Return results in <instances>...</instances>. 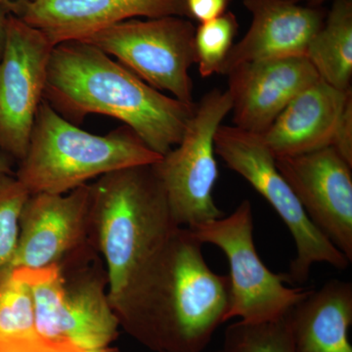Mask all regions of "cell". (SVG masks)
I'll return each mask as SVG.
<instances>
[{
  "instance_id": "1",
  "label": "cell",
  "mask_w": 352,
  "mask_h": 352,
  "mask_svg": "<svg viewBox=\"0 0 352 352\" xmlns=\"http://www.w3.org/2000/svg\"><path fill=\"white\" fill-rule=\"evenodd\" d=\"M43 99L75 124L90 113L119 120L161 156L179 144L197 107L162 94L82 41L53 48Z\"/></svg>"
},
{
  "instance_id": "2",
  "label": "cell",
  "mask_w": 352,
  "mask_h": 352,
  "mask_svg": "<svg viewBox=\"0 0 352 352\" xmlns=\"http://www.w3.org/2000/svg\"><path fill=\"white\" fill-rule=\"evenodd\" d=\"M90 189V235L105 263L109 302L120 324L182 226L152 164L102 175Z\"/></svg>"
},
{
  "instance_id": "3",
  "label": "cell",
  "mask_w": 352,
  "mask_h": 352,
  "mask_svg": "<svg viewBox=\"0 0 352 352\" xmlns=\"http://www.w3.org/2000/svg\"><path fill=\"white\" fill-rule=\"evenodd\" d=\"M203 244L179 227L122 327L156 352H201L226 323L228 275L210 270Z\"/></svg>"
},
{
  "instance_id": "4",
  "label": "cell",
  "mask_w": 352,
  "mask_h": 352,
  "mask_svg": "<svg viewBox=\"0 0 352 352\" xmlns=\"http://www.w3.org/2000/svg\"><path fill=\"white\" fill-rule=\"evenodd\" d=\"M131 127L95 135L39 105L29 148L15 176L29 193L67 194L113 171L149 166L162 159Z\"/></svg>"
},
{
  "instance_id": "5",
  "label": "cell",
  "mask_w": 352,
  "mask_h": 352,
  "mask_svg": "<svg viewBox=\"0 0 352 352\" xmlns=\"http://www.w3.org/2000/svg\"><path fill=\"white\" fill-rule=\"evenodd\" d=\"M59 266L63 279L56 271H43L30 279L38 333L67 351L110 346L120 322L109 302L105 263L92 238Z\"/></svg>"
},
{
  "instance_id": "6",
  "label": "cell",
  "mask_w": 352,
  "mask_h": 352,
  "mask_svg": "<svg viewBox=\"0 0 352 352\" xmlns=\"http://www.w3.org/2000/svg\"><path fill=\"white\" fill-rule=\"evenodd\" d=\"M214 148L226 166L272 206L293 236L296 256L283 274L285 282L305 283L315 263H328L339 270L349 267L351 261L307 217L295 192L278 170L263 135L221 124L215 133Z\"/></svg>"
},
{
  "instance_id": "7",
  "label": "cell",
  "mask_w": 352,
  "mask_h": 352,
  "mask_svg": "<svg viewBox=\"0 0 352 352\" xmlns=\"http://www.w3.org/2000/svg\"><path fill=\"white\" fill-rule=\"evenodd\" d=\"M231 109L227 90L204 95L179 144L152 164L178 226L194 229L224 217L212 197L219 178L214 138Z\"/></svg>"
},
{
  "instance_id": "8",
  "label": "cell",
  "mask_w": 352,
  "mask_h": 352,
  "mask_svg": "<svg viewBox=\"0 0 352 352\" xmlns=\"http://www.w3.org/2000/svg\"><path fill=\"white\" fill-rule=\"evenodd\" d=\"M201 244L217 245L230 267V302L226 320L261 323L281 318L311 289L289 288L259 258L254 242L251 201H243L229 215L190 229Z\"/></svg>"
},
{
  "instance_id": "9",
  "label": "cell",
  "mask_w": 352,
  "mask_h": 352,
  "mask_svg": "<svg viewBox=\"0 0 352 352\" xmlns=\"http://www.w3.org/2000/svg\"><path fill=\"white\" fill-rule=\"evenodd\" d=\"M195 27L183 17L131 19L85 38L134 75L177 100L194 104L189 69L195 64Z\"/></svg>"
},
{
  "instance_id": "10",
  "label": "cell",
  "mask_w": 352,
  "mask_h": 352,
  "mask_svg": "<svg viewBox=\"0 0 352 352\" xmlns=\"http://www.w3.org/2000/svg\"><path fill=\"white\" fill-rule=\"evenodd\" d=\"M54 47L43 32L11 14L0 59V153L17 163L29 148Z\"/></svg>"
},
{
  "instance_id": "11",
  "label": "cell",
  "mask_w": 352,
  "mask_h": 352,
  "mask_svg": "<svg viewBox=\"0 0 352 352\" xmlns=\"http://www.w3.org/2000/svg\"><path fill=\"white\" fill-rule=\"evenodd\" d=\"M307 217L352 261V166L332 146L275 157Z\"/></svg>"
},
{
  "instance_id": "12",
  "label": "cell",
  "mask_w": 352,
  "mask_h": 352,
  "mask_svg": "<svg viewBox=\"0 0 352 352\" xmlns=\"http://www.w3.org/2000/svg\"><path fill=\"white\" fill-rule=\"evenodd\" d=\"M90 184L67 194L30 195L21 212L17 250L6 270L61 263L90 239Z\"/></svg>"
},
{
  "instance_id": "13",
  "label": "cell",
  "mask_w": 352,
  "mask_h": 352,
  "mask_svg": "<svg viewBox=\"0 0 352 352\" xmlns=\"http://www.w3.org/2000/svg\"><path fill=\"white\" fill-rule=\"evenodd\" d=\"M233 126L263 135L294 98L321 80L307 57L247 62L228 72Z\"/></svg>"
},
{
  "instance_id": "14",
  "label": "cell",
  "mask_w": 352,
  "mask_h": 352,
  "mask_svg": "<svg viewBox=\"0 0 352 352\" xmlns=\"http://www.w3.org/2000/svg\"><path fill=\"white\" fill-rule=\"evenodd\" d=\"M53 45L85 41L92 34L136 17H188L185 0H27L16 12Z\"/></svg>"
},
{
  "instance_id": "15",
  "label": "cell",
  "mask_w": 352,
  "mask_h": 352,
  "mask_svg": "<svg viewBox=\"0 0 352 352\" xmlns=\"http://www.w3.org/2000/svg\"><path fill=\"white\" fill-rule=\"evenodd\" d=\"M252 14L249 31L229 52L221 73L258 60L305 57L308 45L323 25L320 9L285 0H244Z\"/></svg>"
},
{
  "instance_id": "16",
  "label": "cell",
  "mask_w": 352,
  "mask_h": 352,
  "mask_svg": "<svg viewBox=\"0 0 352 352\" xmlns=\"http://www.w3.org/2000/svg\"><path fill=\"white\" fill-rule=\"evenodd\" d=\"M351 95L352 90L342 91L322 80L300 92L263 135L273 156H298L332 146Z\"/></svg>"
},
{
  "instance_id": "17",
  "label": "cell",
  "mask_w": 352,
  "mask_h": 352,
  "mask_svg": "<svg viewBox=\"0 0 352 352\" xmlns=\"http://www.w3.org/2000/svg\"><path fill=\"white\" fill-rule=\"evenodd\" d=\"M295 352H352V284L333 279L288 312Z\"/></svg>"
},
{
  "instance_id": "18",
  "label": "cell",
  "mask_w": 352,
  "mask_h": 352,
  "mask_svg": "<svg viewBox=\"0 0 352 352\" xmlns=\"http://www.w3.org/2000/svg\"><path fill=\"white\" fill-rule=\"evenodd\" d=\"M305 57L322 80L342 91L351 90L352 0L333 1Z\"/></svg>"
},
{
  "instance_id": "19",
  "label": "cell",
  "mask_w": 352,
  "mask_h": 352,
  "mask_svg": "<svg viewBox=\"0 0 352 352\" xmlns=\"http://www.w3.org/2000/svg\"><path fill=\"white\" fill-rule=\"evenodd\" d=\"M0 352H78L41 337L31 289L14 270L0 273Z\"/></svg>"
},
{
  "instance_id": "20",
  "label": "cell",
  "mask_w": 352,
  "mask_h": 352,
  "mask_svg": "<svg viewBox=\"0 0 352 352\" xmlns=\"http://www.w3.org/2000/svg\"><path fill=\"white\" fill-rule=\"evenodd\" d=\"M226 352H295L288 314L261 323L236 322L227 327Z\"/></svg>"
},
{
  "instance_id": "21",
  "label": "cell",
  "mask_w": 352,
  "mask_h": 352,
  "mask_svg": "<svg viewBox=\"0 0 352 352\" xmlns=\"http://www.w3.org/2000/svg\"><path fill=\"white\" fill-rule=\"evenodd\" d=\"M237 18L232 12L208 22L201 23L194 36L195 64L203 78L221 73L222 67L229 52L232 50L237 34Z\"/></svg>"
},
{
  "instance_id": "22",
  "label": "cell",
  "mask_w": 352,
  "mask_h": 352,
  "mask_svg": "<svg viewBox=\"0 0 352 352\" xmlns=\"http://www.w3.org/2000/svg\"><path fill=\"white\" fill-rule=\"evenodd\" d=\"M30 195L15 175L0 173V273L8 267L17 250L21 212Z\"/></svg>"
},
{
  "instance_id": "23",
  "label": "cell",
  "mask_w": 352,
  "mask_h": 352,
  "mask_svg": "<svg viewBox=\"0 0 352 352\" xmlns=\"http://www.w3.org/2000/svg\"><path fill=\"white\" fill-rule=\"evenodd\" d=\"M332 147L352 166V95L347 100L338 124Z\"/></svg>"
},
{
  "instance_id": "24",
  "label": "cell",
  "mask_w": 352,
  "mask_h": 352,
  "mask_svg": "<svg viewBox=\"0 0 352 352\" xmlns=\"http://www.w3.org/2000/svg\"><path fill=\"white\" fill-rule=\"evenodd\" d=\"M232 0H185L188 18L201 23L217 19L227 12Z\"/></svg>"
},
{
  "instance_id": "25",
  "label": "cell",
  "mask_w": 352,
  "mask_h": 352,
  "mask_svg": "<svg viewBox=\"0 0 352 352\" xmlns=\"http://www.w3.org/2000/svg\"><path fill=\"white\" fill-rule=\"evenodd\" d=\"M10 15V11L0 3V59H1L2 53H3L4 45H6L7 25H8Z\"/></svg>"
},
{
  "instance_id": "26",
  "label": "cell",
  "mask_w": 352,
  "mask_h": 352,
  "mask_svg": "<svg viewBox=\"0 0 352 352\" xmlns=\"http://www.w3.org/2000/svg\"><path fill=\"white\" fill-rule=\"evenodd\" d=\"M15 162L10 157L0 153V173H6V175H15L13 170V164Z\"/></svg>"
},
{
  "instance_id": "27",
  "label": "cell",
  "mask_w": 352,
  "mask_h": 352,
  "mask_svg": "<svg viewBox=\"0 0 352 352\" xmlns=\"http://www.w3.org/2000/svg\"><path fill=\"white\" fill-rule=\"evenodd\" d=\"M27 0H0V3L6 7L12 15H15L21 4L24 3Z\"/></svg>"
},
{
  "instance_id": "28",
  "label": "cell",
  "mask_w": 352,
  "mask_h": 352,
  "mask_svg": "<svg viewBox=\"0 0 352 352\" xmlns=\"http://www.w3.org/2000/svg\"><path fill=\"white\" fill-rule=\"evenodd\" d=\"M285 1L292 2V3L300 4V2L302 1H309L312 2V3H321V2L327 1V0H285ZM333 1H335V0H333Z\"/></svg>"
},
{
  "instance_id": "29",
  "label": "cell",
  "mask_w": 352,
  "mask_h": 352,
  "mask_svg": "<svg viewBox=\"0 0 352 352\" xmlns=\"http://www.w3.org/2000/svg\"><path fill=\"white\" fill-rule=\"evenodd\" d=\"M90 352H120L119 349L116 347H104V349H98V351H90Z\"/></svg>"
},
{
  "instance_id": "30",
  "label": "cell",
  "mask_w": 352,
  "mask_h": 352,
  "mask_svg": "<svg viewBox=\"0 0 352 352\" xmlns=\"http://www.w3.org/2000/svg\"><path fill=\"white\" fill-rule=\"evenodd\" d=\"M217 352H226V351H224V349H220V351H217Z\"/></svg>"
}]
</instances>
